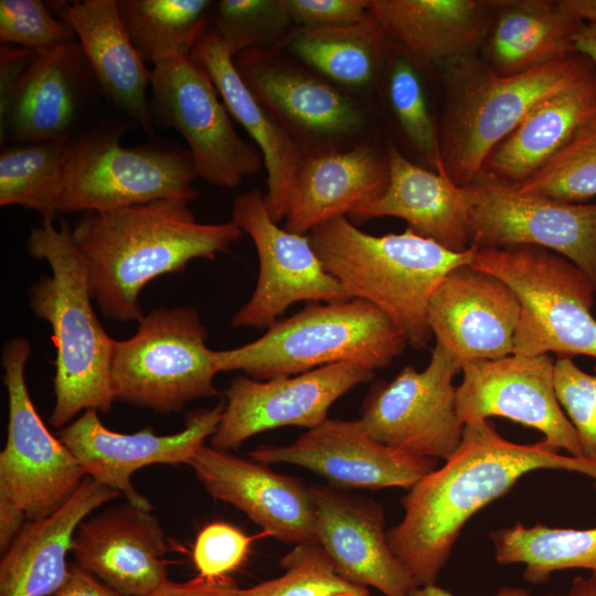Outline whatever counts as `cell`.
I'll return each mask as SVG.
<instances>
[{"mask_svg":"<svg viewBox=\"0 0 596 596\" xmlns=\"http://www.w3.org/2000/svg\"><path fill=\"white\" fill-rule=\"evenodd\" d=\"M540 469L596 480V462L563 455L544 439L517 444L502 437L489 419L466 424L459 447L408 490L401 500L402 520L386 530L389 546L416 586L436 584L472 515Z\"/></svg>","mask_w":596,"mask_h":596,"instance_id":"cell-1","label":"cell"},{"mask_svg":"<svg viewBox=\"0 0 596 596\" xmlns=\"http://www.w3.org/2000/svg\"><path fill=\"white\" fill-rule=\"evenodd\" d=\"M182 198L84 212L72 237L83 256L93 299L108 319L139 321L142 288L182 272L196 258L214 259L243 234L231 220L203 224Z\"/></svg>","mask_w":596,"mask_h":596,"instance_id":"cell-2","label":"cell"},{"mask_svg":"<svg viewBox=\"0 0 596 596\" xmlns=\"http://www.w3.org/2000/svg\"><path fill=\"white\" fill-rule=\"evenodd\" d=\"M28 249L52 272L30 287L29 301L34 315L52 329L55 403L49 423L61 429L82 411L111 409L109 370L115 340L93 309L87 267L68 223L62 221L57 228L53 221L43 220L31 230Z\"/></svg>","mask_w":596,"mask_h":596,"instance_id":"cell-3","label":"cell"},{"mask_svg":"<svg viewBox=\"0 0 596 596\" xmlns=\"http://www.w3.org/2000/svg\"><path fill=\"white\" fill-rule=\"evenodd\" d=\"M323 268L350 298L382 310L415 349L432 338L429 301L445 276L470 264L475 247L455 253L409 230L382 236L368 234L349 217L338 216L307 234Z\"/></svg>","mask_w":596,"mask_h":596,"instance_id":"cell-4","label":"cell"},{"mask_svg":"<svg viewBox=\"0 0 596 596\" xmlns=\"http://www.w3.org/2000/svg\"><path fill=\"white\" fill-rule=\"evenodd\" d=\"M446 100L438 124L440 172L465 188L482 174L489 152L542 98L596 71L574 53L526 73L502 76L479 54L441 68Z\"/></svg>","mask_w":596,"mask_h":596,"instance_id":"cell-5","label":"cell"},{"mask_svg":"<svg viewBox=\"0 0 596 596\" xmlns=\"http://www.w3.org/2000/svg\"><path fill=\"white\" fill-rule=\"evenodd\" d=\"M407 341L374 305L358 298L309 302L277 320L260 338L242 347L214 351L219 372L242 371L258 381L353 362L375 371L389 366Z\"/></svg>","mask_w":596,"mask_h":596,"instance_id":"cell-6","label":"cell"},{"mask_svg":"<svg viewBox=\"0 0 596 596\" xmlns=\"http://www.w3.org/2000/svg\"><path fill=\"white\" fill-rule=\"evenodd\" d=\"M470 265L505 283L521 311L513 354L596 358V286L573 262L532 245L476 248Z\"/></svg>","mask_w":596,"mask_h":596,"instance_id":"cell-7","label":"cell"},{"mask_svg":"<svg viewBox=\"0 0 596 596\" xmlns=\"http://www.w3.org/2000/svg\"><path fill=\"white\" fill-rule=\"evenodd\" d=\"M138 323L132 337L113 344L115 401L167 414L219 394L214 350L206 345L207 330L195 309L160 307Z\"/></svg>","mask_w":596,"mask_h":596,"instance_id":"cell-8","label":"cell"},{"mask_svg":"<svg viewBox=\"0 0 596 596\" xmlns=\"http://www.w3.org/2000/svg\"><path fill=\"white\" fill-rule=\"evenodd\" d=\"M120 131L68 141L62 213L116 210L161 199L194 200L196 172L189 152L125 148Z\"/></svg>","mask_w":596,"mask_h":596,"instance_id":"cell-9","label":"cell"},{"mask_svg":"<svg viewBox=\"0 0 596 596\" xmlns=\"http://www.w3.org/2000/svg\"><path fill=\"white\" fill-rule=\"evenodd\" d=\"M150 87L152 118L184 138L205 182L233 188L264 168L258 148L236 131L213 82L190 55L156 64Z\"/></svg>","mask_w":596,"mask_h":596,"instance_id":"cell-10","label":"cell"},{"mask_svg":"<svg viewBox=\"0 0 596 596\" xmlns=\"http://www.w3.org/2000/svg\"><path fill=\"white\" fill-rule=\"evenodd\" d=\"M30 354L31 345L24 338L7 341L1 350L9 423L0 453V497L35 520L62 507L86 473L73 453L50 433L33 405L25 382Z\"/></svg>","mask_w":596,"mask_h":596,"instance_id":"cell-11","label":"cell"},{"mask_svg":"<svg viewBox=\"0 0 596 596\" xmlns=\"http://www.w3.org/2000/svg\"><path fill=\"white\" fill-rule=\"evenodd\" d=\"M235 65L256 98L278 119L305 156L354 147L368 126L361 98L273 49L237 54Z\"/></svg>","mask_w":596,"mask_h":596,"instance_id":"cell-12","label":"cell"},{"mask_svg":"<svg viewBox=\"0 0 596 596\" xmlns=\"http://www.w3.org/2000/svg\"><path fill=\"white\" fill-rule=\"evenodd\" d=\"M460 371V362L436 343L423 371L408 365L393 381L374 386L360 421L372 437L390 447L446 461L465 430L454 385Z\"/></svg>","mask_w":596,"mask_h":596,"instance_id":"cell-13","label":"cell"},{"mask_svg":"<svg viewBox=\"0 0 596 596\" xmlns=\"http://www.w3.org/2000/svg\"><path fill=\"white\" fill-rule=\"evenodd\" d=\"M464 189L471 206V246L543 247L573 262L596 286V203L520 193L487 174Z\"/></svg>","mask_w":596,"mask_h":596,"instance_id":"cell-14","label":"cell"},{"mask_svg":"<svg viewBox=\"0 0 596 596\" xmlns=\"http://www.w3.org/2000/svg\"><path fill=\"white\" fill-rule=\"evenodd\" d=\"M232 221L252 238L259 272L248 301L233 316V327L269 328L298 301L332 302L351 299L322 266L307 235L279 227L259 189L238 194Z\"/></svg>","mask_w":596,"mask_h":596,"instance_id":"cell-15","label":"cell"},{"mask_svg":"<svg viewBox=\"0 0 596 596\" xmlns=\"http://www.w3.org/2000/svg\"><path fill=\"white\" fill-rule=\"evenodd\" d=\"M1 135L19 143L68 140L84 91L78 42L30 50L1 46Z\"/></svg>","mask_w":596,"mask_h":596,"instance_id":"cell-16","label":"cell"},{"mask_svg":"<svg viewBox=\"0 0 596 596\" xmlns=\"http://www.w3.org/2000/svg\"><path fill=\"white\" fill-rule=\"evenodd\" d=\"M373 376V370L353 362L327 364L267 381L238 375L225 391L227 402L211 436V446L230 451L252 436L277 427H317L328 418V411L338 398Z\"/></svg>","mask_w":596,"mask_h":596,"instance_id":"cell-17","label":"cell"},{"mask_svg":"<svg viewBox=\"0 0 596 596\" xmlns=\"http://www.w3.org/2000/svg\"><path fill=\"white\" fill-rule=\"evenodd\" d=\"M554 363L549 353L462 363L457 386L460 419L466 425L505 417L541 432L556 450L584 458L576 430L556 397Z\"/></svg>","mask_w":596,"mask_h":596,"instance_id":"cell-18","label":"cell"},{"mask_svg":"<svg viewBox=\"0 0 596 596\" xmlns=\"http://www.w3.org/2000/svg\"><path fill=\"white\" fill-rule=\"evenodd\" d=\"M255 461L291 464L352 489L398 487L409 490L437 468L438 460L390 447L372 437L360 419L327 418L288 445L249 451Z\"/></svg>","mask_w":596,"mask_h":596,"instance_id":"cell-19","label":"cell"},{"mask_svg":"<svg viewBox=\"0 0 596 596\" xmlns=\"http://www.w3.org/2000/svg\"><path fill=\"white\" fill-rule=\"evenodd\" d=\"M224 404L195 409L187 415L185 427L171 435H156L151 428L121 434L105 427L97 409H86L58 429L57 437L73 453L86 476L118 491L126 500L151 510L149 500L132 486V473L153 464H190L204 440L211 437Z\"/></svg>","mask_w":596,"mask_h":596,"instance_id":"cell-20","label":"cell"},{"mask_svg":"<svg viewBox=\"0 0 596 596\" xmlns=\"http://www.w3.org/2000/svg\"><path fill=\"white\" fill-rule=\"evenodd\" d=\"M520 302L498 277L470 264L451 269L435 290L427 323L460 364L513 354Z\"/></svg>","mask_w":596,"mask_h":596,"instance_id":"cell-21","label":"cell"},{"mask_svg":"<svg viewBox=\"0 0 596 596\" xmlns=\"http://www.w3.org/2000/svg\"><path fill=\"white\" fill-rule=\"evenodd\" d=\"M189 465L211 497L236 507L267 534L295 545L317 542L310 487L300 479L206 445Z\"/></svg>","mask_w":596,"mask_h":596,"instance_id":"cell-22","label":"cell"},{"mask_svg":"<svg viewBox=\"0 0 596 596\" xmlns=\"http://www.w3.org/2000/svg\"><path fill=\"white\" fill-rule=\"evenodd\" d=\"M310 491L316 541L336 571L384 596H411L417 586L389 546L382 505L329 486H312Z\"/></svg>","mask_w":596,"mask_h":596,"instance_id":"cell-23","label":"cell"},{"mask_svg":"<svg viewBox=\"0 0 596 596\" xmlns=\"http://www.w3.org/2000/svg\"><path fill=\"white\" fill-rule=\"evenodd\" d=\"M162 528L129 501L86 518L77 528L75 563L124 596H150L167 581Z\"/></svg>","mask_w":596,"mask_h":596,"instance_id":"cell-24","label":"cell"},{"mask_svg":"<svg viewBox=\"0 0 596 596\" xmlns=\"http://www.w3.org/2000/svg\"><path fill=\"white\" fill-rule=\"evenodd\" d=\"M389 179L386 150L368 142L308 155L297 173L284 227L307 235L326 221L351 217L383 195Z\"/></svg>","mask_w":596,"mask_h":596,"instance_id":"cell-25","label":"cell"},{"mask_svg":"<svg viewBox=\"0 0 596 596\" xmlns=\"http://www.w3.org/2000/svg\"><path fill=\"white\" fill-rule=\"evenodd\" d=\"M190 56L213 82L223 104L253 139L267 172L266 205L272 219H286L297 173L305 153L278 121L256 98L242 78L219 33L206 30L198 40Z\"/></svg>","mask_w":596,"mask_h":596,"instance_id":"cell-26","label":"cell"},{"mask_svg":"<svg viewBox=\"0 0 596 596\" xmlns=\"http://www.w3.org/2000/svg\"><path fill=\"white\" fill-rule=\"evenodd\" d=\"M500 0H370L392 43L444 68L480 53Z\"/></svg>","mask_w":596,"mask_h":596,"instance_id":"cell-27","label":"cell"},{"mask_svg":"<svg viewBox=\"0 0 596 596\" xmlns=\"http://www.w3.org/2000/svg\"><path fill=\"white\" fill-rule=\"evenodd\" d=\"M49 8L78 39L85 61L108 99L152 135L155 125L147 99L151 71L127 32L118 1H55Z\"/></svg>","mask_w":596,"mask_h":596,"instance_id":"cell-28","label":"cell"},{"mask_svg":"<svg viewBox=\"0 0 596 596\" xmlns=\"http://www.w3.org/2000/svg\"><path fill=\"white\" fill-rule=\"evenodd\" d=\"M390 179L383 195L351 220L366 222L393 216L407 230L455 253L471 248L470 202L464 188L443 173L411 161L391 141L386 143Z\"/></svg>","mask_w":596,"mask_h":596,"instance_id":"cell-29","label":"cell"},{"mask_svg":"<svg viewBox=\"0 0 596 596\" xmlns=\"http://www.w3.org/2000/svg\"><path fill=\"white\" fill-rule=\"evenodd\" d=\"M120 493L86 476L52 514L25 522L0 562V596H49L64 584L78 525Z\"/></svg>","mask_w":596,"mask_h":596,"instance_id":"cell-30","label":"cell"},{"mask_svg":"<svg viewBox=\"0 0 596 596\" xmlns=\"http://www.w3.org/2000/svg\"><path fill=\"white\" fill-rule=\"evenodd\" d=\"M579 24L560 0H500L481 58L498 75L530 72L577 53Z\"/></svg>","mask_w":596,"mask_h":596,"instance_id":"cell-31","label":"cell"},{"mask_svg":"<svg viewBox=\"0 0 596 596\" xmlns=\"http://www.w3.org/2000/svg\"><path fill=\"white\" fill-rule=\"evenodd\" d=\"M596 109V71L538 102L488 155L482 174L518 185L539 170Z\"/></svg>","mask_w":596,"mask_h":596,"instance_id":"cell-32","label":"cell"},{"mask_svg":"<svg viewBox=\"0 0 596 596\" xmlns=\"http://www.w3.org/2000/svg\"><path fill=\"white\" fill-rule=\"evenodd\" d=\"M279 47L331 84L361 98L382 82L390 39L371 14L352 26L295 28Z\"/></svg>","mask_w":596,"mask_h":596,"instance_id":"cell-33","label":"cell"},{"mask_svg":"<svg viewBox=\"0 0 596 596\" xmlns=\"http://www.w3.org/2000/svg\"><path fill=\"white\" fill-rule=\"evenodd\" d=\"M489 538L496 561L501 565L523 564V577L531 584H543L562 570L583 568L596 574V526H525L518 522L492 530Z\"/></svg>","mask_w":596,"mask_h":596,"instance_id":"cell-34","label":"cell"},{"mask_svg":"<svg viewBox=\"0 0 596 596\" xmlns=\"http://www.w3.org/2000/svg\"><path fill=\"white\" fill-rule=\"evenodd\" d=\"M209 0H120L127 32L145 63L153 66L191 50L207 30Z\"/></svg>","mask_w":596,"mask_h":596,"instance_id":"cell-35","label":"cell"},{"mask_svg":"<svg viewBox=\"0 0 596 596\" xmlns=\"http://www.w3.org/2000/svg\"><path fill=\"white\" fill-rule=\"evenodd\" d=\"M70 140L19 143L0 153V205H20L53 221L62 213Z\"/></svg>","mask_w":596,"mask_h":596,"instance_id":"cell-36","label":"cell"},{"mask_svg":"<svg viewBox=\"0 0 596 596\" xmlns=\"http://www.w3.org/2000/svg\"><path fill=\"white\" fill-rule=\"evenodd\" d=\"M425 67L390 41L382 82L390 109L405 139L429 169L439 173V123L432 110L423 76Z\"/></svg>","mask_w":596,"mask_h":596,"instance_id":"cell-37","label":"cell"},{"mask_svg":"<svg viewBox=\"0 0 596 596\" xmlns=\"http://www.w3.org/2000/svg\"><path fill=\"white\" fill-rule=\"evenodd\" d=\"M520 193L570 203L596 196V109L531 177L514 185Z\"/></svg>","mask_w":596,"mask_h":596,"instance_id":"cell-38","label":"cell"},{"mask_svg":"<svg viewBox=\"0 0 596 596\" xmlns=\"http://www.w3.org/2000/svg\"><path fill=\"white\" fill-rule=\"evenodd\" d=\"M284 574L235 596H373L369 588L342 577L317 542L297 544L281 560Z\"/></svg>","mask_w":596,"mask_h":596,"instance_id":"cell-39","label":"cell"},{"mask_svg":"<svg viewBox=\"0 0 596 596\" xmlns=\"http://www.w3.org/2000/svg\"><path fill=\"white\" fill-rule=\"evenodd\" d=\"M214 8V30L234 57L279 47L295 29L286 0H220Z\"/></svg>","mask_w":596,"mask_h":596,"instance_id":"cell-40","label":"cell"},{"mask_svg":"<svg viewBox=\"0 0 596 596\" xmlns=\"http://www.w3.org/2000/svg\"><path fill=\"white\" fill-rule=\"evenodd\" d=\"M0 40L24 49L41 50L74 40V33L39 0L0 1Z\"/></svg>","mask_w":596,"mask_h":596,"instance_id":"cell-41","label":"cell"},{"mask_svg":"<svg viewBox=\"0 0 596 596\" xmlns=\"http://www.w3.org/2000/svg\"><path fill=\"white\" fill-rule=\"evenodd\" d=\"M554 389L584 458L596 462V375L584 372L570 358H560L554 363Z\"/></svg>","mask_w":596,"mask_h":596,"instance_id":"cell-42","label":"cell"},{"mask_svg":"<svg viewBox=\"0 0 596 596\" xmlns=\"http://www.w3.org/2000/svg\"><path fill=\"white\" fill-rule=\"evenodd\" d=\"M252 538L225 522L205 525L193 546V562L199 576L223 578L245 561Z\"/></svg>","mask_w":596,"mask_h":596,"instance_id":"cell-43","label":"cell"},{"mask_svg":"<svg viewBox=\"0 0 596 596\" xmlns=\"http://www.w3.org/2000/svg\"><path fill=\"white\" fill-rule=\"evenodd\" d=\"M295 28L337 29L371 17L370 0H286Z\"/></svg>","mask_w":596,"mask_h":596,"instance_id":"cell-44","label":"cell"},{"mask_svg":"<svg viewBox=\"0 0 596 596\" xmlns=\"http://www.w3.org/2000/svg\"><path fill=\"white\" fill-rule=\"evenodd\" d=\"M236 589L227 577L211 579L198 576L184 583L168 579L150 596H235Z\"/></svg>","mask_w":596,"mask_h":596,"instance_id":"cell-45","label":"cell"},{"mask_svg":"<svg viewBox=\"0 0 596 596\" xmlns=\"http://www.w3.org/2000/svg\"><path fill=\"white\" fill-rule=\"evenodd\" d=\"M53 596H124L98 581L76 563L70 564L68 575Z\"/></svg>","mask_w":596,"mask_h":596,"instance_id":"cell-46","label":"cell"},{"mask_svg":"<svg viewBox=\"0 0 596 596\" xmlns=\"http://www.w3.org/2000/svg\"><path fill=\"white\" fill-rule=\"evenodd\" d=\"M28 518L25 511L4 497H0V550L3 554L13 542Z\"/></svg>","mask_w":596,"mask_h":596,"instance_id":"cell-47","label":"cell"},{"mask_svg":"<svg viewBox=\"0 0 596 596\" xmlns=\"http://www.w3.org/2000/svg\"><path fill=\"white\" fill-rule=\"evenodd\" d=\"M576 51L596 66V23H581L575 34Z\"/></svg>","mask_w":596,"mask_h":596,"instance_id":"cell-48","label":"cell"},{"mask_svg":"<svg viewBox=\"0 0 596 596\" xmlns=\"http://www.w3.org/2000/svg\"><path fill=\"white\" fill-rule=\"evenodd\" d=\"M560 3L581 23H596V0H560Z\"/></svg>","mask_w":596,"mask_h":596,"instance_id":"cell-49","label":"cell"},{"mask_svg":"<svg viewBox=\"0 0 596 596\" xmlns=\"http://www.w3.org/2000/svg\"><path fill=\"white\" fill-rule=\"evenodd\" d=\"M411 596H456L451 592L444 589L436 584L416 587ZM494 596H532L530 590L523 587H501Z\"/></svg>","mask_w":596,"mask_h":596,"instance_id":"cell-50","label":"cell"},{"mask_svg":"<svg viewBox=\"0 0 596 596\" xmlns=\"http://www.w3.org/2000/svg\"><path fill=\"white\" fill-rule=\"evenodd\" d=\"M547 596H596V574L576 576L565 593Z\"/></svg>","mask_w":596,"mask_h":596,"instance_id":"cell-51","label":"cell"},{"mask_svg":"<svg viewBox=\"0 0 596 596\" xmlns=\"http://www.w3.org/2000/svg\"><path fill=\"white\" fill-rule=\"evenodd\" d=\"M594 370H595V375H596V365H595Z\"/></svg>","mask_w":596,"mask_h":596,"instance_id":"cell-52","label":"cell"}]
</instances>
